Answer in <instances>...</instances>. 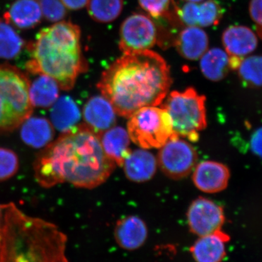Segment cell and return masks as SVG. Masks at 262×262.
I'll return each mask as SVG.
<instances>
[{
	"label": "cell",
	"instance_id": "7402d4cb",
	"mask_svg": "<svg viewBox=\"0 0 262 262\" xmlns=\"http://www.w3.org/2000/svg\"><path fill=\"white\" fill-rule=\"evenodd\" d=\"M48 39L56 47L63 51H81L80 27L70 21H60L45 28Z\"/></svg>",
	"mask_w": 262,
	"mask_h": 262
},
{
	"label": "cell",
	"instance_id": "83f0119b",
	"mask_svg": "<svg viewBox=\"0 0 262 262\" xmlns=\"http://www.w3.org/2000/svg\"><path fill=\"white\" fill-rule=\"evenodd\" d=\"M237 70L239 78L246 85L262 86V56H250L243 59Z\"/></svg>",
	"mask_w": 262,
	"mask_h": 262
},
{
	"label": "cell",
	"instance_id": "7c38bea8",
	"mask_svg": "<svg viewBox=\"0 0 262 262\" xmlns=\"http://www.w3.org/2000/svg\"><path fill=\"white\" fill-rule=\"evenodd\" d=\"M116 115L113 104L102 95L90 98L82 112L84 125L99 136L115 126Z\"/></svg>",
	"mask_w": 262,
	"mask_h": 262
},
{
	"label": "cell",
	"instance_id": "9a60e30c",
	"mask_svg": "<svg viewBox=\"0 0 262 262\" xmlns=\"http://www.w3.org/2000/svg\"><path fill=\"white\" fill-rule=\"evenodd\" d=\"M230 237L223 231L202 236L189 248L195 262H222L227 256L226 244Z\"/></svg>",
	"mask_w": 262,
	"mask_h": 262
},
{
	"label": "cell",
	"instance_id": "d6a6232c",
	"mask_svg": "<svg viewBox=\"0 0 262 262\" xmlns=\"http://www.w3.org/2000/svg\"><path fill=\"white\" fill-rule=\"evenodd\" d=\"M251 151L259 158H262V127H259L254 133L251 138Z\"/></svg>",
	"mask_w": 262,
	"mask_h": 262
},
{
	"label": "cell",
	"instance_id": "836d02e7",
	"mask_svg": "<svg viewBox=\"0 0 262 262\" xmlns=\"http://www.w3.org/2000/svg\"><path fill=\"white\" fill-rule=\"evenodd\" d=\"M66 8L72 10L82 9L89 3V0H61Z\"/></svg>",
	"mask_w": 262,
	"mask_h": 262
},
{
	"label": "cell",
	"instance_id": "4316f807",
	"mask_svg": "<svg viewBox=\"0 0 262 262\" xmlns=\"http://www.w3.org/2000/svg\"><path fill=\"white\" fill-rule=\"evenodd\" d=\"M23 39L9 24L0 18V58L13 59L23 49Z\"/></svg>",
	"mask_w": 262,
	"mask_h": 262
},
{
	"label": "cell",
	"instance_id": "30bf717a",
	"mask_svg": "<svg viewBox=\"0 0 262 262\" xmlns=\"http://www.w3.org/2000/svg\"><path fill=\"white\" fill-rule=\"evenodd\" d=\"M187 225L192 233L198 237L214 233L222 229L225 222L223 208L214 202L198 198L189 206Z\"/></svg>",
	"mask_w": 262,
	"mask_h": 262
},
{
	"label": "cell",
	"instance_id": "5b68a950",
	"mask_svg": "<svg viewBox=\"0 0 262 262\" xmlns=\"http://www.w3.org/2000/svg\"><path fill=\"white\" fill-rule=\"evenodd\" d=\"M29 85L27 76L18 69L0 66V134L15 130L32 116Z\"/></svg>",
	"mask_w": 262,
	"mask_h": 262
},
{
	"label": "cell",
	"instance_id": "3957f363",
	"mask_svg": "<svg viewBox=\"0 0 262 262\" xmlns=\"http://www.w3.org/2000/svg\"><path fill=\"white\" fill-rule=\"evenodd\" d=\"M67 237L54 224L0 205V262H70Z\"/></svg>",
	"mask_w": 262,
	"mask_h": 262
},
{
	"label": "cell",
	"instance_id": "ba28073f",
	"mask_svg": "<svg viewBox=\"0 0 262 262\" xmlns=\"http://www.w3.org/2000/svg\"><path fill=\"white\" fill-rule=\"evenodd\" d=\"M160 149L158 163L169 178H185L195 168L198 160L196 150L174 133Z\"/></svg>",
	"mask_w": 262,
	"mask_h": 262
},
{
	"label": "cell",
	"instance_id": "d4e9b609",
	"mask_svg": "<svg viewBox=\"0 0 262 262\" xmlns=\"http://www.w3.org/2000/svg\"><path fill=\"white\" fill-rule=\"evenodd\" d=\"M200 67L208 80L213 82L223 80L231 70L229 54L220 48H212L201 57Z\"/></svg>",
	"mask_w": 262,
	"mask_h": 262
},
{
	"label": "cell",
	"instance_id": "52a82bcc",
	"mask_svg": "<svg viewBox=\"0 0 262 262\" xmlns=\"http://www.w3.org/2000/svg\"><path fill=\"white\" fill-rule=\"evenodd\" d=\"M128 119L130 140L142 149L162 147L173 134L171 118L163 108L145 106Z\"/></svg>",
	"mask_w": 262,
	"mask_h": 262
},
{
	"label": "cell",
	"instance_id": "277c9868",
	"mask_svg": "<svg viewBox=\"0 0 262 262\" xmlns=\"http://www.w3.org/2000/svg\"><path fill=\"white\" fill-rule=\"evenodd\" d=\"M29 47L32 58L26 64L27 70L34 75L49 76L64 91L73 89L79 76L88 70L82 51L72 53L56 47L45 29L38 33Z\"/></svg>",
	"mask_w": 262,
	"mask_h": 262
},
{
	"label": "cell",
	"instance_id": "484cf974",
	"mask_svg": "<svg viewBox=\"0 0 262 262\" xmlns=\"http://www.w3.org/2000/svg\"><path fill=\"white\" fill-rule=\"evenodd\" d=\"M123 8V0H89L90 16L98 23H110L118 18Z\"/></svg>",
	"mask_w": 262,
	"mask_h": 262
},
{
	"label": "cell",
	"instance_id": "ffe728a7",
	"mask_svg": "<svg viewBox=\"0 0 262 262\" xmlns=\"http://www.w3.org/2000/svg\"><path fill=\"white\" fill-rule=\"evenodd\" d=\"M20 127L22 140L31 147L45 148L53 140L54 127L45 117H29Z\"/></svg>",
	"mask_w": 262,
	"mask_h": 262
},
{
	"label": "cell",
	"instance_id": "e575fe53",
	"mask_svg": "<svg viewBox=\"0 0 262 262\" xmlns=\"http://www.w3.org/2000/svg\"><path fill=\"white\" fill-rule=\"evenodd\" d=\"M186 1L189 2V3H200V2L203 1V0H186Z\"/></svg>",
	"mask_w": 262,
	"mask_h": 262
},
{
	"label": "cell",
	"instance_id": "f546056e",
	"mask_svg": "<svg viewBox=\"0 0 262 262\" xmlns=\"http://www.w3.org/2000/svg\"><path fill=\"white\" fill-rule=\"evenodd\" d=\"M141 8L155 18L168 16L173 0H139Z\"/></svg>",
	"mask_w": 262,
	"mask_h": 262
},
{
	"label": "cell",
	"instance_id": "44dd1931",
	"mask_svg": "<svg viewBox=\"0 0 262 262\" xmlns=\"http://www.w3.org/2000/svg\"><path fill=\"white\" fill-rule=\"evenodd\" d=\"M101 145L105 153L116 165L122 166L130 155V136L122 127H113L100 135Z\"/></svg>",
	"mask_w": 262,
	"mask_h": 262
},
{
	"label": "cell",
	"instance_id": "7a4b0ae2",
	"mask_svg": "<svg viewBox=\"0 0 262 262\" xmlns=\"http://www.w3.org/2000/svg\"><path fill=\"white\" fill-rule=\"evenodd\" d=\"M172 84L170 67L150 50L123 53L101 75V95L120 116L129 118L145 106L161 104Z\"/></svg>",
	"mask_w": 262,
	"mask_h": 262
},
{
	"label": "cell",
	"instance_id": "9c48e42d",
	"mask_svg": "<svg viewBox=\"0 0 262 262\" xmlns=\"http://www.w3.org/2000/svg\"><path fill=\"white\" fill-rule=\"evenodd\" d=\"M157 40L156 26L145 15H131L120 27L119 48L123 53L149 50L154 47Z\"/></svg>",
	"mask_w": 262,
	"mask_h": 262
},
{
	"label": "cell",
	"instance_id": "ac0fdd59",
	"mask_svg": "<svg viewBox=\"0 0 262 262\" xmlns=\"http://www.w3.org/2000/svg\"><path fill=\"white\" fill-rule=\"evenodd\" d=\"M209 39L200 27H187L179 33L175 46L179 54L190 61H196L208 51Z\"/></svg>",
	"mask_w": 262,
	"mask_h": 262
},
{
	"label": "cell",
	"instance_id": "4fadbf2b",
	"mask_svg": "<svg viewBox=\"0 0 262 262\" xmlns=\"http://www.w3.org/2000/svg\"><path fill=\"white\" fill-rule=\"evenodd\" d=\"M230 177L229 168L224 164L204 161L196 165L193 173V182L198 189L206 193H216L228 185Z\"/></svg>",
	"mask_w": 262,
	"mask_h": 262
},
{
	"label": "cell",
	"instance_id": "2e32d148",
	"mask_svg": "<svg viewBox=\"0 0 262 262\" xmlns=\"http://www.w3.org/2000/svg\"><path fill=\"white\" fill-rule=\"evenodd\" d=\"M222 43L229 56L244 58L256 50L258 39L248 27L232 26L223 32Z\"/></svg>",
	"mask_w": 262,
	"mask_h": 262
},
{
	"label": "cell",
	"instance_id": "4dcf8cb0",
	"mask_svg": "<svg viewBox=\"0 0 262 262\" xmlns=\"http://www.w3.org/2000/svg\"><path fill=\"white\" fill-rule=\"evenodd\" d=\"M40 7L43 16L49 21H60L67 15V8L61 0H42Z\"/></svg>",
	"mask_w": 262,
	"mask_h": 262
},
{
	"label": "cell",
	"instance_id": "8fae6325",
	"mask_svg": "<svg viewBox=\"0 0 262 262\" xmlns=\"http://www.w3.org/2000/svg\"><path fill=\"white\" fill-rule=\"evenodd\" d=\"M181 21L187 27H208L217 25L222 20L224 9L216 0L204 3H188L182 8H177Z\"/></svg>",
	"mask_w": 262,
	"mask_h": 262
},
{
	"label": "cell",
	"instance_id": "f1b7e54d",
	"mask_svg": "<svg viewBox=\"0 0 262 262\" xmlns=\"http://www.w3.org/2000/svg\"><path fill=\"white\" fill-rule=\"evenodd\" d=\"M19 169L18 155L14 151L0 147V182L14 177Z\"/></svg>",
	"mask_w": 262,
	"mask_h": 262
},
{
	"label": "cell",
	"instance_id": "1f68e13d",
	"mask_svg": "<svg viewBox=\"0 0 262 262\" xmlns=\"http://www.w3.org/2000/svg\"><path fill=\"white\" fill-rule=\"evenodd\" d=\"M249 12L253 21L262 28V0H251Z\"/></svg>",
	"mask_w": 262,
	"mask_h": 262
},
{
	"label": "cell",
	"instance_id": "d6986e66",
	"mask_svg": "<svg viewBox=\"0 0 262 262\" xmlns=\"http://www.w3.org/2000/svg\"><path fill=\"white\" fill-rule=\"evenodd\" d=\"M42 18L40 4L36 0H15L4 14L5 21L19 29L34 28Z\"/></svg>",
	"mask_w": 262,
	"mask_h": 262
},
{
	"label": "cell",
	"instance_id": "cb8c5ba5",
	"mask_svg": "<svg viewBox=\"0 0 262 262\" xmlns=\"http://www.w3.org/2000/svg\"><path fill=\"white\" fill-rule=\"evenodd\" d=\"M59 91V85L54 79L39 75L29 85V99L33 107H51L58 100Z\"/></svg>",
	"mask_w": 262,
	"mask_h": 262
},
{
	"label": "cell",
	"instance_id": "603a6c76",
	"mask_svg": "<svg viewBox=\"0 0 262 262\" xmlns=\"http://www.w3.org/2000/svg\"><path fill=\"white\" fill-rule=\"evenodd\" d=\"M80 118V108L70 96L58 98L51 106L52 125L61 133L77 126Z\"/></svg>",
	"mask_w": 262,
	"mask_h": 262
},
{
	"label": "cell",
	"instance_id": "6da1fadb",
	"mask_svg": "<svg viewBox=\"0 0 262 262\" xmlns=\"http://www.w3.org/2000/svg\"><path fill=\"white\" fill-rule=\"evenodd\" d=\"M115 166L105 153L100 136L82 124L62 133L46 146L34 162V169L42 187L69 183L90 189L106 182Z\"/></svg>",
	"mask_w": 262,
	"mask_h": 262
},
{
	"label": "cell",
	"instance_id": "e0dca14e",
	"mask_svg": "<svg viewBox=\"0 0 262 262\" xmlns=\"http://www.w3.org/2000/svg\"><path fill=\"white\" fill-rule=\"evenodd\" d=\"M122 166L129 180L139 183L147 182L156 173L158 160L145 149H136L131 151Z\"/></svg>",
	"mask_w": 262,
	"mask_h": 262
},
{
	"label": "cell",
	"instance_id": "8992f818",
	"mask_svg": "<svg viewBox=\"0 0 262 262\" xmlns=\"http://www.w3.org/2000/svg\"><path fill=\"white\" fill-rule=\"evenodd\" d=\"M161 107L166 110L173 124V133L179 137L196 141L207 126L206 97L193 89L172 91Z\"/></svg>",
	"mask_w": 262,
	"mask_h": 262
},
{
	"label": "cell",
	"instance_id": "5bb4252c",
	"mask_svg": "<svg viewBox=\"0 0 262 262\" xmlns=\"http://www.w3.org/2000/svg\"><path fill=\"white\" fill-rule=\"evenodd\" d=\"M117 244L122 249L134 251L142 247L148 237V228L144 220L130 215L117 221L114 230Z\"/></svg>",
	"mask_w": 262,
	"mask_h": 262
}]
</instances>
